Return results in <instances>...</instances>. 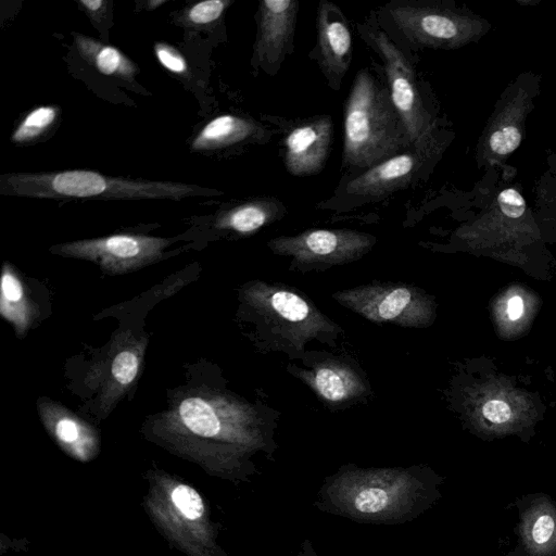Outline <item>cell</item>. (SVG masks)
Instances as JSON below:
<instances>
[{"instance_id": "1", "label": "cell", "mask_w": 556, "mask_h": 556, "mask_svg": "<svg viewBox=\"0 0 556 556\" xmlns=\"http://www.w3.org/2000/svg\"><path fill=\"white\" fill-rule=\"evenodd\" d=\"M0 193L35 199L174 200L214 195L217 190L177 181L109 176L88 169L9 173L0 176Z\"/></svg>"}, {"instance_id": "2", "label": "cell", "mask_w": 556, "mask_h": 556, "mask_svg": "<svg viewBox=\"0 0 556 556\" xmlns=\"http://www.w3.org/2000/svg\"><path fill=\"white\" fill-rule=\"evenodd\" d=\"M410 146L389 91L367 70L355 75L343 121V162L370 168Z\"/></svg>"}, {"instance_id": "3", "label": "cell", "mask_w": 556, "mask_h": 556, "mask_svg": "<svg viewBox=\"0 0 556 556\" xmlns=\"http://www.w3.org/2000/svg\"><path fill=\"white\" fill-rule=\"evenodd\" d=\"M367 37L382 58L392 104L401 118L409 144L417 152L429 130L414 70L403 51L381 29H371Z\"/></svg>"}, {"instance_id": "4", "label": "cell", "mask_w": 556, "mask_h": 556, "mask_svg": "<svg viewBox=\"0 0 556 556\" xmlns=\"http://www.w3.org/2000/svg\"><path fill=\"white\" fill-rule=\"evenodd\" d=\"M168 239L143 235L118 233L67 242L53 250L64 256L96 262L104 269L124 273L159 258Z\"/></svg>"}, {"instance_id": "5", "label": "cell", "mask_w": 556, "mask_h": 556, "mask_svg": "<svg viewBox=\"0 0 556 556\" xmlns=\"http://www.w3.org/2000/svg\"><path fill=\"white\" fill-rule=\"evenodd\" d=\"M299 1L263 0L258 4L254 63L275 74L292 42Z\"/></svg>"}, {"instance_id": "6", "label": "cell", "mask_w": 556, "mask_h": 556, "mask_svg": "<svg viewBox=\"0 0 556 556\" xmlns=\"http://www.w3.org/2000/svg\"><path fill=\"white\" fill-rule=\"evenodd\" d=\"M316 29L319 66L330 86L339 89L351 64L353 52L349 24L334 3L323 0L318 4Z\"/></svg>"}, {"instance_id": "7", "label": "cell", "mask_w": 556, "mask_h": 556, "mask_svg": "<svg viewBox=\"0 0 556 556\" xmlns=\"http://www.w3.org/2000/svg\"><path fill=\"white\" fill-rule=\"evenodd\" d=\"M371 244L370 237L351 230L314 229L293 237H279L269 242L278 252L303 260L342 261Z\"/></svg>"}, {"instance_id": "8", "label": "cell", "mask_w": 556, "mask_h": 556, "mask_svg": "<svg viewBox=\"0 0 556 556\" xmlns=\"http://www.w3.org/2000/svg\"><path fill=\"white\" fill-rule=\"evenodd\" d=\"M332 121L319 116L293 128L285 139L283 162L293 176H308L319 173L328 157Z\"/></svg>"}, {"instance_id": "9", "label": "cell", "mask_w": 556, "mask_h": 556, "mask_svg": "<svg viewBox=\"0 0 556 556\" xmlns=\"http://www.w3.org/2000/svg\"><path fill=\"white\" fill-rule=\"evenodd\" d=\"M351 306L376 321L417 324L421 317V301L406 287H379L353 290L344 296Z\"/></svg>"}, {"instance_id": "10", "label": "cell", "mask_w": 556, "mask_h": 556, "mask_svg": "<svg viewBox=\"0 0 556 556\" xmlns=\"http://www.w3.org/2000/svg\"><path fill=\"white\" fill-rule=\"evenodd\" d=\"M417 152L392 156L353 178L345 187L352 195L379 198L406 186L417 173Z\"/></svg>"}, {"instance_id": "11", "label": "cell", "mask_w": 556, "mask_h": 556, "mask_svg": "<svg viewBox=\"0 0 556 556\" xmlns=\"http://www.w3.org/2000/svg\"><path fill=\"white\" fill-rule=\"evenodd\" d=\"M40 414L52 435L71 454L88 459L94 453L98 440L89 425L53 403L40 404Z\"/></svg>"}, {"instance_id": "12", "label": "cell", "mask_w": 556, "mask_h": 556, "mask_svg": "<svg viewBox=\"0 0 556 556\" xmlns=\"http://www.w3.org/2000/svg\"><path fill=\"white\" fill-rule=\"evenodd\" d=\"M520 535L531 556H556V508L547 498H536L523 510Z\"/></svg>"}, {"instance_id": "13", "label": "cell", "mask_w": 556, "mask_h": 556, "mask_svg": "<svg viewBox=\"0 0 556 556\" xmlns=\"http://www.w3.org/2000/svg\"><path fill=\"white\" fill-rule=\"evenodd\" d=\"M175 417L185 430L203 439L219 437L227 426V416L223 407L203 396L184 399L176 409Z\"/></svg>"}, {"instance_id": "14", "label": "cell", "mask_w": 556, "mask_h": 556, "mask_svg": "<svg viewBox=\"0 0 556 556\" xmlns=\"http://www.w3.org/2000/svg\"><path fill=\"white\" fill-rule=\"evenodd\" d=\"M79 55L99 73L131 80L138 73L136 64L121 50L83 34H73Z\"/></svg>"}, {"instance_id": "15", "label": "cell", "mask_w": 556, "mask_h": 556, "mask_svg": "<svg viewBox=\"0 0 556 556\" xmlns=\"http://www.w3.org/2000/svg\"><path fill=\"white\" fill-rule=\"evenodd\" d=\"M282 208L276 199H255L222 212L215 226L238 233H252L275 219Z\"/></svg>"}, {"instance_id": "16", "label": "cell", "mask_w": 556, "mask_h": 556, "mask_svg": "<svg viewBox=\"0 0 556 556\" xmlns=\"http://www.w3.org/2000/svg\"><path fill=\"white\" fill-rule=\"evenodd\" d=\"M256 131V125L244 117L222 114L211 119L194 137L192 151L225 148L245 140Z\"/></svg>"}, {"instance_id": "17", "label": "cell", "mask_w": 556, "mask_h": 556, "mask_svg": "<svg viewBox=\"0 0 556 556\" xmlns=\"http://www.w3.org/2000/svg\"><path fill=\"white\" fill-rule=\"evenodd\" d=\"M1 314L23 333L30 320V308L24 286L8 264L3 265L1 279Z\"/></svg>"}, {"instance_id": "18", "label": "cell", "mask_w": 556, "mask_h": 556, "mask_svg": "<svg viewBox=\"0 0 556 556\" xmlns=\"http://www.w3.org/2000/svg\"><path fill=\"white\" fill-rule=\"evenodd\" d=\"M59 116V108L54 105H40L21 121L14 129L11 141L26 143L34 141L47 132Z\"/></svg>"}, {"instance_id": "19", "label": "cell", "mask_w": 556, "mask_h": 556, "mask_svg": "<svg viewBox=\"0 0 556 556\" xmlns=\"http://www.w3.org/2000/svg\"><path fill=\"white\" fill-rule=\"evenodd\" d=\"M269 306L274 313L289 324L299 325L308 319L311 308L296 293L279 290L269 298Z\"/></svg>"}, {"instance_id": "20", "label": "cell", "mask_w": 556, "mask_h": 556, "mask_svg": "<svg viewBox=\"0 0 556 556\" xmlns=\"http://www.w3.org/2000/svg\"><path fill=\"white\" fill-rule=\"evenodd\" d=\"M174 509L181 518L191 522L201 520L204 515V503L201 495L187 484H177L169 494Z\"/></svg>"}, {"instance_id": "21", "label": "cell", "mask_w": 556, "mask_h": 556, "mask_svg": "<svg viewBox=\"0 0 556 556\" xmlns=\"http://www.w3.org/2000/svg\"><path fill=\"white\" fill-rule=\"evenodd\" d=\"M314 383L318 393L330 402H340L349 394V382L338 370L331 368L317 370Z\"/></svg>"}, {"instance_id": "22", "label": "cell", "mask_w": 556, "mask_h": 556, "mask_svg": "<svg viewBox=\"0 0 556 556\" xmlns=\"http://www.w3.org/2000/svg\"><path fill=\"white\" fill-rule=\"evenodd\" d=\"M230 4L228 0H205L191 5L184 14L182 21L186 25L200 27L217 21L226 8Z\"/></svg>"}, {"instance_id": "23", "label": "cell", "mask_w": 556, "mask_h": 556, "mask_svg": "<svg viewBox=\"0 0 556 556\" xmlns=\"http://www.w3.org/2000/svg\"><path fill=\"white\" fill-rule=\"evenodd\" d=\"M140 367V356L132 349L117 353L112 362V377L122 387H127L136 379Z\"/></svg>"}, {"instance_id": "24", "label": "cell", "mask_w": 556, "mask_h": 556, "mask_svg": "<svg viewBox=\"0 0 556 556\" xmlns=\"http://www.w3.org/2000/svg\"><path fill=\"white\" fill-rule=\"evenodd\" d=\"M159 62L169 72L184 75L188 72V64L184 55L166 42H156L154 46Z\"/></svg>"}, {"instance_id": "25", "label": "cell", "mask_w": 556, "mask_h": 556, "mask_svg": "<svg viewBox=\"0 0 556 556\" xmlns=\"http://www.w3.org/2000/svg\"><path fill=\"white\" fill-rule=\"evenodd\" d=\"M521 141L519 130L513 126L500 129L490 138V147L497 154H507L518 148Z\"/></svg>"}, {"instance_id": "26", "label": "cell", "mask_w": 556, "mask_h": 556, "mask_svg": "<svg viewBox=\"0 0 556 556\" xmlns=\"http://www.w3.org/2000/svg\"><path fill=\"white\" fill-rule=\"evenodd\" d=\"M388 503L387 493L379 488L365 489L357 494L354 504L362 513H378Z\"/></svg>"}, {"instance_id": "27", "label": "cell", "mask_w": 556, "mask_h": 556, "mask_svg": "<svg viewBox=\"0 0 556 556\" xmlns=\"http://www.w3.org/2000/svg\"><path fill=\"white\" fill-rule=\"evenodd\" d=\"M482 416L492 424L503 425L511 419L513 410L509 404L500 399L486 401L481 408Z\"/></svg>"}, {"instance_id": "28", "label": "cell", "mask_w": 556, "mask_h": 556, "mask_svg": "<svg viewBox=\"0 0 556 556\" xmlns=\"http://www.w3.org/2000/svg\"><path fill=\"white\" fill-rule=\"evenodd\" d=\"M501 211L508 217L518 218L526 210L523 198L515 189H506L497 197Z\"/></svg>"}, {"instance_id": "29", "label": "cell", "mask_w": 556, "mask_h": 556, "mask_svg": "<svg viewBox=\"0 0 556 556\" xmlns=\"http://www.w3.org/2000/svg\"><path fill=\"white\" fill-rule=\"evenodd\" d=\"M77 2L96 23L102 18L108 4V2L103 0H79Z\"/></svg>"}, {"instance_id": "30", "label": "cell", "mask_w": 556, "mask_h": 556, "mask_svg": "<svg viewBox=\"0 0 556 556\" xmlns=\"http://www.w3.org/2000/svg\"><path fill=\"white\" fill-rule=\"evenodd\" d=\"M523 300L519 295H511L505 303V314L509 320H517L523 314Z\"/></svg>"}, {"instance_id": "31", "label": "cell", "mask_w": 556, "mask_h": 556, "mask_svg": "<svg viewBox=\"0 0 556 556\" xmlns=\"http://www.w3.org/2000/svg\"><path fill=\"white\" fill-rule=\"evenodd\" d=\"M165 1L164 0H151L149 1V9L150 10H153V9H156L159 5L163 4Z\"/></svg>"}]
</instances>
